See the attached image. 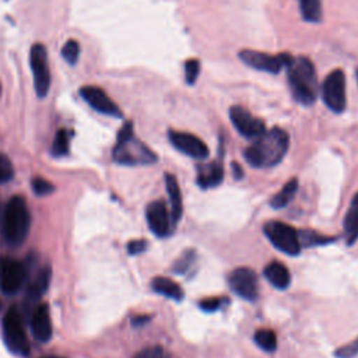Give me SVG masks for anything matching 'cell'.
<instances>
[{
    "mask_svg": "<svg viewBox=\"0 0 358 358\" xmlns=\"http://www.w3.org/2000/svg\"><path fill=\"white\" fill-rule=\"evenodd\" d=\"M289 147V136L280 127H273L259 137L245 150V159L253 168H271L281 162Z\"/></svg>",
    "mask_w": 358,
    "mask_h": 358,
    "instance_id": "obj_1",
    "label": "cell"
},
{
    "mask_svg": "<svg viewBox=\"0 0 358 358\" xmlns=\"http://www.w3.org/2000/svg\"><path fill=\"white\" fill-rule=\"evenodd\" d=\"M285 69L292 98L303 106L315 103L319 95V81L312 60L306 56L292 57Z\"/></svg>",
    "mask_w": 358,
    "mask_h": 358,
    "instance_id": "obj_2",
    "label": "cell"
},
{
    "mask_svg": "<svg viewBox=\"0 0 358 358\" xmlns=\"http://www.w3.org/2000/svg\"><path fill=\"white\" fill-rule=\"evenodd\" d=\"M112 155L122 165H148L157 161L155 152L134 137L131 122H126L119 130Z\"/></svg>",
    "mask_w": 358,
    "mask_h": 358,
    "instance_id": "obj_3",
    "label": "cell"
},
{
    "mask_svg": "<svg viewBox=\"0 0 358 358\" xmlns=\"http://www.w3.org/2000/svg\"><path fill=\"white\" fill-rule=\"evenodd\" d=\"M31 227V214L25 199L21 196H13L3 213V236L8 245H21Z\"/></svg>",
    "mask_w": 358,
    "mask_h": 358,
    "instance_id": "obj_4",
    "label": "cell"
},
{
    "mask_svg": "<svg viewBox=\"0 0 358 358\" xmlns=\"http://www.w3.org/2000/svg\"><path fill=\"white\" fill-rule=\"evenodd\" d=\"M263 232L270 243L280 252L289 256H296L301 253L302 246L299 242V235L294 227L281 221H268L264 224Z\"/></svg>",
    "mask_w": 358,
    "mask_h": 358,
    "instance_id": "obj_5",
    "label": "cell"
},
{
    "mask_svg": "<svg viewBox=\"0 0 358 358\" xmlns=\"http://www.w3.org/2000/svg\"><path fill=\"white\" fill-rule=\"evenodd\" d=\"M3 338L8 350L14 354L27 355L29 352L22 317L15 306H11L3 317Z\"/></svg>",
    "mask_w": 358,
    "mask_h": 358,
    "instance_id": "obj_6",
    "label": "cell"
},
{
    "mask_svg": "<svg viewBox=\"0 0 358 358\" xmlns=\"http://www.w3.org/2000/svg\"><path fill=\"white\" fill-rule=\"evenodd\" d=\"M320 95L324 105L330 110H333L334 113L344 112L347 106V91H345V76L343 70L336 69L326 76L322 84Z\"/></svg>",
    "mask_w": 358,
    "mask_h": 358,
    "instance_id": "obj_7",
    "label": "cell"
},
{
    "mask_svg": "<svg viewBox=\"0 0 358 358\" xmlns=\"http://www.w3.org/2000/svg\"><path fill=\"white\" fill-rule=\"evenodd\" d=\"M238 56L250 69L271 73V74L280 73L282 69L288 66V63L292 59L289 53L273 55V53H266V52H259L252 49H243L238 53Z\"/></svg>",
    "mask_w": 358,
    "mask_h": 358,
    "instance_id": "obj_8",
    "label": "cell"
},
{
    "mask_svg": "<svg viewBox=\"0 0 358 358\" xmlns=\"http://www.w3.org/2000/svg\"><path fill=\"white\" fill-rule=\"evenodd\" d=\"M29 64L34 74V85L36 95L43 98L49 92L50 87V70L48 63V52L42 43H35L31 48Z\"/></svg>",
    "mask_w": 358,
    "mask_h": 358,
    "instance_id": "obj_9",
    "label": "cell"
},
{
    "mask_svg": "<svg viewBox=\"0 0 358 358\" xmlns=\"http://www.w3.org/2000/svg\"><path fill=\"white\" fill-rule=\"evenodd\" d=\"M27 277V267L22 262L1 256L0 257V288L4 294H15L24 284Z\"/></svg>",
    "mask_w": 358,
    "mask_h": 358,
    "instance_id": "obj_10",
    "label": "cell"
},
{
    "mask_svg": "<svg viewBox=\"0 0 358 358\" xmlns=\"http://www.w3.org/2000/svg\"><path fill=\"white\" fill-rule=\"evenodd\" d=\"M229 288L246 301H256L259 298V280L256 273L249 267H238L228 275Z\"/></svg>",
    "mask_w": 358,
    "mask_h": 358,
    "instance_id": "obj_11",
    "label": "cell"
},
{
    "mask_svg": "<svg viewBox=\"0 0 358 358\" xmlns=\"http://www.w3.org/2000/svg\"><path fill=\"white\" fill-rule=\"evenodd\" d=\"M145 218L151 232L155 236L165 238L172 234L175 224L164 200H155L150 203L145 210Z\"/></svg>",
    "mask_w": 358,
    "mask_h": 358,
    "instance_id": "obj_12",
    "label": "cell"
},
{
    "mask_svg": "<svg viewBox=\"0 0 358 358\" xmlns=\"http://www.w3.org/2000/svg\"><path fill=\"white\" fill-rule=\"evenodd\" d=\"M229 119L239 134L246 138H256L266 131V124L262 119L253 116L243 106L235 105L229 108Z\"/></svg>",
    "mask_w": 358,
    "mask_h": 358,
    "instance_id": "obj_13",
    "label": "cell"
},
{
    "mask_svg": "<svg viewBox=\"0 0 358 358\" xmlns=\"http://www.w3.org/2000/svg\"><path fill=\"white\" fill-rule=\"evenodd\" d=\"M168 137H169L171 144L178 151H180L182 154H185L190 158L206 159L208 157V147L206 145V143L200 137H197L192 133L169 130Z\"/></svg>",
    "mask_w": 358,
    "mask_h": 358,
    "instance_id": "obj_14",
    "label": "cell"
},
{
    "mask_svg": "<svg viewBox=\"0 0 358 358\" xmlns=\"http://www.w3.org/2000/svg\"><path fill=\"white\" fill-rule=\"evenodd\" d=\"M80 95L96 112L108 116H113V117L122 116L119 106L106 95V92L102 88L94 87V85H85L80 90Z\"/></svg>",
    "mask_w": 358,
    "mask_h": 358,
    "instance_id": "obj_15",
    "label": "cell"
},
{
    "mask_svg": "<svg viewBox=\"0 0 358 358\" xmlns=\"http://www.w3.org/2000/svg\"><path fill=\"white\" fill-rule=\"evenodd\" d=\"M31 331L32 336L41 341L48 343L52 337V320L48 303H41L31 315Z\"/></svg>",
    "mask_w": 358,
    "mask_h": 358,
    "instance_id": "obj_16",
    "label": "cell"
},
{
    "mask_svg": "<svg viewBox=\"0 0 358 358\" xmlns=\"http://www.w3.org/2000/svg\"><path fill=\"white\" fill-rule=\"evenodd\" d=\"M224 179V165L221 159H214L213 162L200 164L197 166V183L203 189H210L218 186Z\"/></svg>",
    "mask_w": 358,
    "mask_h": 358,
    "instance_id": "obj_17",
    "label": "cell"
},
{
    "mask_svg": "<svg viewBox=\"0 0 358 358\" xmlns=\"http://www.w3.org/2000/svg\"><path fill=\"white\" fill-rule=\"evenodd\" d=\"M50 277H52V270L49 266H45L29 281L25 291V298L29 303L36 302L46 292L50 282Z\"/></svg>",
    "mask_w": 358,
    "mask_h": 358,
    "instance_id": "obj_18",
    "label": "cell"
},
{
    "mask_svg": "<svg viewBox=\"0 0 358 358\" xmlns=\"http://www.w3.org/2000/svg\"><path fill=\"white\" fill-rule=\"evenodd\" d=\"M165 185H166V192H168L169 204H171V217H172L173 224H176L180 221L182 213H183L180 187H179L176 176L172 173H165Z\"/></svg>",
    "mask_w": 358,
    "mask_h": 358,
    "instance_id": "obj_19",
    "label": "cell"
},
{
    "mask_svg": "<svg viewBox=\"0 0 358 358\" xmlns=\"http://www.w3.org/2000/svg\"><path fill=\"white\" fill-rule=\"evenodd\" d=\"M263 274L266 277V280L278 289H285L288 288L289 282H291V274L289 270L287 268V266H284L280 262H270L264 270Z\"/></svg>",
    "mask_w": 358,
    "mask_h": 358,
    "instance_id": "obj_20",
    "label": "cell"
},
{
    "mask_svg": "<svg viewBox=\"0 0 358 358\" xmlns=\"http://www.w3.org/2000/svg\"><path fill=\"white\" fill-rule=\"evenodd\" d=\"M343 228H344V239L347 245H354L358 241V193L352 197L350 203Z\"/></svg>",
    "mask_w": 358,
    "mask_h": 358,
    "instance_id": "obj_21",
    "label": "cell"
},
{
    "mask_svg": "<svg viewBox=\"0 0 358 358\" xmlns=\"http://www.w3.org/2000/svg\"><path fill=\"white\" fill-rule=\"evenodd\" d=\"M151 287L157 294L164 295L173 301H182L185 295L180 285L168 277H162V275L154 277L151 281Z\"/></svg>",
    "mask_w": 358,
    "mask_h": 358,
    "instance_id": "obj_22",
    "label": "cell"
},
{
    "mask_svg": "<svg viewBox=\"0 0 358 358\" xmlns=\"http://www.w3.org/2000/svg\"><path fill=\"white\" fill-rule=\"evenodd\" d=\"M298 192V179L292 178L284 183V186L271 197L270 206L273 208H284L287 207L295 197Z\"/></svg>",
    "mask_w": 358,
    "mask_h": 358,
    "instance_id": "obj_23",
    "label": "cell"
},
{
    "mask_svg": "<svg viewBox=\"0 0 358 358\" xmlns=\"http://www.w3.org/2000/svg\"><path fill=\"white\" fill-rule=\"evenodd\" d=\"M301 15L308 22H320L322 21V1L320 0H298Z\"/></svg>",
    "mask_w": 358,
    "mask_h": 358,
    "instance_id": "obj_24",
    "label": "cell"
},
{
    "mask_svg": "<svg viewBox=\"0 0 358 358\" xmlns=\"http://www.w3.org/2000/svg\"><path fill=\"white\" fill-rule=\"evenodd\" d=\"M253 340L259 348L267 352H274L277 350V334L271 329H259L255 333Z\"/></svg>",
    "mask_w": 358,
    "mask_h": 358,
    "instance_id": "obj_25",
    "label": "cell"
},
{
    "mask_svg": "<svg viewBox=\"0 0 358 358\" xmlns=\"http://www.w3.org/2000/svg\"><path fill=\"white\" fill-rule=\"evenodd\" d=\"M298 235H299L301 246H317V245L333 242V239H334V238H330V236L320 235L315 231H299Z\"/></svg>",
    "mask_w": 358,
    "mask_h": 358,
    "instance_id": "obj_26",
    "label": "cell"
},
{
    "mask_svg": "<svg viewBox=\"0 0 358 358\" xmlns=\"http://www.w3.org/2000/svg\"><path fill=\"white\" fill-rule=\"evenodd\" d=\"M52 152L56 157L66 155L69 152V133L66 129H60L52 143Z\"/></svg>",
    "mask_w": 358,
    "mask_h": 358,
    "instance_id": "obj_27",
    "label": "cell"
},
{
    "mask_svg": "<svg viewBox=\"0 0 358 358\" xmlns=\"http://www.w3.org/2000/svg\"><path fill=\"white\" fill-rule=\"evenodd\" d=\"M194 259H196L194 250H183V253L179 256V259L173 263L172 270L176 274H185L190 268V266L193 264Z\"/></svg>",
    "mask_w": 358,
    "mask_h": 358,
    "instance_id": "obj_28",
    "label": "cell"
},
{
    "mask_svg": "<svg viewBox=\"0 0 358 358\" xmlns=\"http://www.w3.org/2000/svg\"><path fill=\"white\" fill-rule=\"evenodd\" d=\"M62 56L67 63L76 64L80 56V43L74 39L67 41L62 48Z\"/></svg>",
    "mask_w": 358,
    "mask_h": 358,
    "instance_id": "obj_29",
    "label": "cell"
},
{
    "mask_svg": "<svg viewBox=\"0 0 358 358\" xmlns=\"http://www.w3.org/2000/svg\"><path fill=\"white\" fill-rule=\"evenodd\" d=\"M185 67V80L189 85H193L197 81L200 73V62L197 59H189L183 64Z\"/></svg>",
    "mask_w": 358,
    "mask_h": 358,
    "instance_id": "obj_30",
    "label": "cell"
},
{
    "mask_svg": "<svg viewBox=\"0 0 358 358\" xmlns=\"http://www.w3.org/2000/svg\"><path fill=\"white\" fill-rule=\"evenodd\" d=\"M227 303H228V299L222 296H211V298H204L199 301V308L204 312H215Z\"/></svg>",
    "mask_w": 358,
    "mask_h": 358,
    "instance_id": "obj_31",
    "label": "cell"
},
{
    "mask_svg": "<svg viewBox=\"0 0 358 358\" xmlns=\"http://www.w3.org/2000/svg\"><path fill=\"white\" fill-rule=\"evenodd\" d=\"M14 176V168L8 157L4 154H0V183L8 182Z\"/></svg>",
    "mask_w": 358,
    "mask_h": 358,
    "instance_id": "obj_32",
    "label": "cell"
},
{
    "mask_svg": "<svg viewBox=\"0 0 358 358\" xmlns=\"http://www.w3.org/2000/svg\"><path fill=\"white\" fill-rule=\"evenodd\" d=\"M32 190L38 196H46V194L52 193L55 190V187H53V185L50 182H48L43 178H34L32 179Z\"/></svg>",
    "mask_w": 358,
    "mask_h": 358,
    "instance_id": "obj_33",
    "label": "cell"
},
{
    "mask_svg": "<svg viewBox=\"0 0 358 358\" xmlns=\"http://www.w3.org/2000/svg\"><path fill=\"white\" fill-rule=\"evenodd\" d=\"M355 355H358V337L336 351V357L338 358H352Z\"/></svg>",
    "mask_w": 358,
    "mask_h": 358,
    "instance_id": "obj_34",
    "label": "cell"
},
{
    "mask_svg": "<svg viewBox=\"0 0 358 358\" xmlns=\"http://www.w3.org/2000/svg\"><path fill=\"white\" fill-rule=\"evenodd\" d=\"M134 358H169V357H168V354L165 352V350L162 347L154 345V347L144 348Z\"/></svg>",
    "mask_w": 358,
    "mask_h": 358,
    "instance_id": "obj_35",
    "label": "cell"
},
{
    "mask_svg": "<svg viewBox=\"0 0 358 358\" xmlns=\"http://www.w3.org/2000/svg\"><path fill=\"white\" fill-rule=\"evenodd\" d=\"M147 248V242L144 239H134L127 243V252L130 255H138L143 253Z\"/></svg>",
    "mask_w": 358,
    "mask_h": 358,
    "instance_id": "obj_36",
    "label": "cell"
},
{
    "mask_svg": "<svg viewBox=\"0 0 358 358\" xmlns=\"http://www.w3.org/2000/svg\"><path fill=\"white\" fill-rule=\"evenodd\" d=\"M42 358H63V357H55V355H48V357H42Z\"/></svg>",
    "mask_w": 358,
    "mask_h": 358,
    "instance_id": "obj_37",
    "label": "cell"
},
{
    "mask_svg": "<svg viewBox=\"0 0 358 358\" xmlns=\"http://www.w3.org/2000/svg\"><path fill=\"white\" fill-rule=\"evenodd\" d=\"M357 81H358V70H357Z\"/></svg>",
    "mask_w": 358,
    "mask_h": 358,
    "instance_id": "obj_38",
    "label": "cell"
},
{
    "mask_svg": "<svg viewBox=\"0 0 358 358\" xmlns=\"http://www.w3.org/2000/svg\"><path fill=\"white\" fill-rule=\"evenodd\" d=\"M0 308H1V301H0Z\"/></svg>",
    "mask_w": 358,
    "mask_h": 358,
    "instance_id": "obj_39",
    "label": "cell"
},
{
    "mask_svg": "<svg viewBox=\"0 0 358 358\" xmlns=\"http://www.w3.org/2000/svg\"><path fill=\"white\" fill-rule=\"evenodd\" d=\"M0 94H1V87H0Z\"/></svg>",
    "mask_w": 358,
    "mask_h": 358,
    "instance_id": "obj_40",
    "label": "cell"
}]
</instances>
